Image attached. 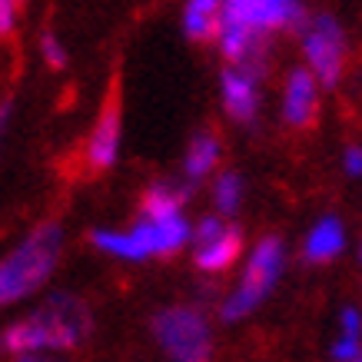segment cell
<instances>
[{"mask_svg":"<svg viewBox=\"0 0 362 362\" xmlns=\"http://www.w3.org/2000/svg\"><path fill=\"white\" fill-rule=\"evenodd\" d=\"M329 356L336 362H356V359H362V342L356 339V336H342L339 332V339L332 342Z\"/></svg>","mask_w":362,"mask_h":362,"instance_id":"cell-18","label":"cell"},{"mask_svg":"<svg viewBox=\"0 0 362 362\" xmlns=\"http://www.w3.org/2000/svg\"><path fill=\"white\" fill-rule=\"evenodd\" d=\"M220 153H223V146L216 133H197L187 150V160H183V176H187L189 183L209 176L220 166Z\"/></svg>","mask_w":362,"mask_h":362,"instance_id":"cell-14","label":"cell"},{"mask_svg":"<svg viewBox=\"0 0 362 362\" xmlns=\"http://www.w3.org/2000/svg\"><path fill=\"white\" fill-rule=\"evenodd\" d=\"M319 113V80L313 77L309 66L289 70L283 87V120L293 130H309Z\"/></svg>","mask_w":362,"mask_h":362,"instance_id":"cell-10","label":"cell"},{"mask_svg":"<svg viewBox=\"0 0 362 362\" xmlns=\"http://www.w3.org/2000/svg\"><path fill=\"white\" fill-rule=\"evenodd\" d=\"M90 243L107 256L117 259H150V256H173L187 243H193V226L187 216H170V220H140L130 230H93Z\"/></svg>","mask_w":362,"mask_h":362,"instance_id":"cell-2","label":"cell"},{"mask_svg":"<svg viewBox=\"0 0 362 362\" xmlns=\"http://www.w3.org/2000/svg\"><path fill=\"white\" fill-rule=\"evenodd\" d=\"M342 246H346V230H342V223L336 220V216H322V220L309 230L306 243H303V259L313 266H326L339 256Z\"/></svg>","mask_w":362,"mask_h":362,"instance_id":"cell-12","label":"cell"},{"mask_svg":"<svg viewBox=\"0 0 362 362\" xmlns=\"http://www.w3.org/2000/svg\"><path fill=\"white\" fill-rule=\"evenodd\" d=\"M339 332H342V336H356V339H359V336H362L359 309H352V306L342 309V313H339Z\"/></svg>","mask_w":362,"mask_h":362,"instance_id":"cell-19","label":"cell"},{"mask_svg":"<svg viewBox=\"0 0 362 362\" xmlns=\"http://www.w3.org/2000/svg\"><path fill=\"white\" fill-rule=\"evenodd\" d=\"M13 362H64V359H57V356L44 352V356H21V359H13Z\"/></svg>","mask_w":362,"mask_h":362,"instance_id":"cell-22","label":"cell"},{"mask_svg":"<svg viewBox=\"0 0 362 362\" xmlns=\"http://www.w3.org/2000/svg\"><path fill=\"white\" fill-rule=\"evenodd\" d=\"M183 189L170 187V183H153V187L143 189L140 209L146 220H170V216H183Z\"/></svg>","mask_w":362,"mask_h":362,"instance_id":"cell-15","label":"cell"},{"mask_svg":"<svg viewBox=\"0 0 362 362\" xmlns=\"http://www.w3.org/2000/svg\"><path fill=\"white\" fill-rule=\"evenodd\" d=\"M303 54H306V66L313 70V77L319 80V87H336L346 74V60H349V44L346 33L329 13H319L313 21L303 23Z\"/></svg>","mask_w":362,"mask_h":362,"instance_id":"cell-5","label":"cell"},{"mask_svg":"<svg viewBox=\"0 0 362 362\" xmlns=\"http://www.w3.org/2000/svg\"><path fill=\"white\" fill-rule=\"evenodd\" d=\"M153 336L170 362H209V356H213L209 322L193 306L163 309L153 319Z\"/></svg>","mask_w":362,"mask_h":362,"instance_id":"cell-4","label":"cell"},{"mask_svg":"<svg viewBox=\"0 0 362 362\" xmlns=\"http://www.w3.org/2000/svg\"><path fill=\"white\" fill-rule=\"evenodd\" d=\"M120 133H123V127H120V90L113 83L107 100H103V110H100V117H97V127H93V133H90V140H87L90 170L103 173V170H110V166L117 163V156H120Z\"/></svg>","mask_w":362,"mask_h":362,"instance_id":"cell-9","label":"cell"},{"mask_svg":"<svg viewBox=\"0 0 362 362\" xmlns=\"http://www.w3.org/2000/svg\"><path fill=\"white\" fill-rule=\"evenodd\" d=\"M243 256V233L223 216H203L193 226V263L199 273H226Z\"/></svg>","mask_w":362,"mask_h":362,"instance_id":"cell-6","label":"cell"},{"mask_svg":"<svg viewBox=\"0 0 362 362\" xmlns=\"http://www.w3.org/2000/svg\"><path fill=\"white\" fill-rule=\"evenodd\" d=\"M213 203H216V209H220V216H230V213L240 209V203H243V180H240V173L226 170V173L216 176V183H213Z\"/></svg>","mask_w":362,"mask_h":362,"instance_id":"cell-16","label":"cell"},{"mask_svg":"<svg viewBox=\"0 0 362 362\" xmlns=\"http://www.w3.org/2000/svg\"><path fill=\"white\" fill-rule=\"evenodd\" d=\"M220 93H223V110L236 123H252L259 113V90H256V70H243V66H230L220 77Z\"/></svg>","mask_w":362,"mask_h":362,"instance_id":"cell-11","label":"cell"},{"mask_svg":"<svg viewBox=\"0 0 362 362\" xmlns=\"http://www.w3.org/2000/svg\"><path fill=\"white\" fill-rule=\"evenodd\" d=\"M13 23H17V0H0V33L11 37Z\"/></svg>","mask_w":362,"mask_h":362,"instance_id":"cell-20","label":"cell"},{"mask_svg":"<svg viewBox=\"0 0 362 362\" xmlns=\"http://www.w3.org/2000/svg\"><path fill=\"white\" fill-rule=\"evenodd\" d=\"M223 21L240 23L259 37L289 27L303 30V4L299 0H223Z\"/></svg>","mask_w":362,"mask_h":362,"instance_id":"cell-7","label":"cell"},{"mask_svg":"<svg viewBox=\"0 0 362 362\" xmlns=\"http://www.w3.org/2000/svg\"><path fill=\"white\" fill-rule=\"evenodd\" d=\"M40 57H44V64L50 66V70H64V66H66V50H64V44H60V40H57L50 30L40 37Z\"/></svg>","mask_w":362,"mask_h":362,"instance_id":"cell-17","label":"cell"},{"mask_svg":"<svg viewBox=\"0 0 362 362\" xmlns=\"http://www.w3.org/2000/svg\"><path fill=\"white\" fill-rule=\"evenodd\" d=\"M283 256H286L283 243L276 240V236H263V240L252 246L250 259H246V269L240 276V286L223 299V309H220L223 322L246 319L252 309L273 293L276 283H279V273H283Z\"/></svg>","mask_w":362,"mask_h":362,"instance_id":"cell-3","label":"cell"},{"mask_svg":"<svg viewBox=\"0 0 362 362\" xmlns=\"http://www.w3.org/2000/svg\"><path fill=\"white\" fill-rule=\"evenodd\" d=\"M37 319L44 322L47 336H50V349H77L80 342L90 336V309L77 296H50L44 306L37 309Z\"/></svg>","mask_w":362,"mask_h":362,"instance_id":"cell-8","label":"cell"},{"mask_svg":"<svg viewBox=\"0 0 362 362\" xmlns=\"http://www.w3.org/2000/svg\"><path fill=\"white\" fill-rule=\"evenodd\" d=\"M60 246H64L60 223H40L37 230L27 233L0 263V303L11 306L37 293L57 269Z\"/></svg>","mask_w":362,"mask_h":362,"instance_id":"cell-1","label":"cell"},{"mask_svg":"<svg viewBox=\"0 0 362 362\" xmlns=\"http://www.w3.org/2000/svg\"><path fill=\"white\" fill-rule=\"evenodd\" d=\"M356 362H362V359H356Z\"/></svg>","mask_w":362,"mask_h":362,"instance_id":"cell-23","label":"cell"},{"mask_svg":"<svg viewBox=\"0 0 362 362\" xmlns=\"http://www.w3.org/2000/svg\"><path fill=\"white\" fill-rule=\"evenodd\" d=\"M183 30L197 44L216 40L223 30V0H187V7H183Z\"/></svg>","mask_w":362,"mask_h":362,"instance_id":"cell-13","label":"cell"},{"mask_svg":"<svg viewBox=\"0 0 362 362\" xmlns=\"http://www.w3.org/2000/svg\"><path fill=\"white\" fill-rule=\"evenodd\" d=\"M342 166L349 176H362V146H349L346 156H342Z\"/></svg>","mask_w":362,"mask_h":362,"instance_id":"cell-21","label":"cell"}]
</instances>
